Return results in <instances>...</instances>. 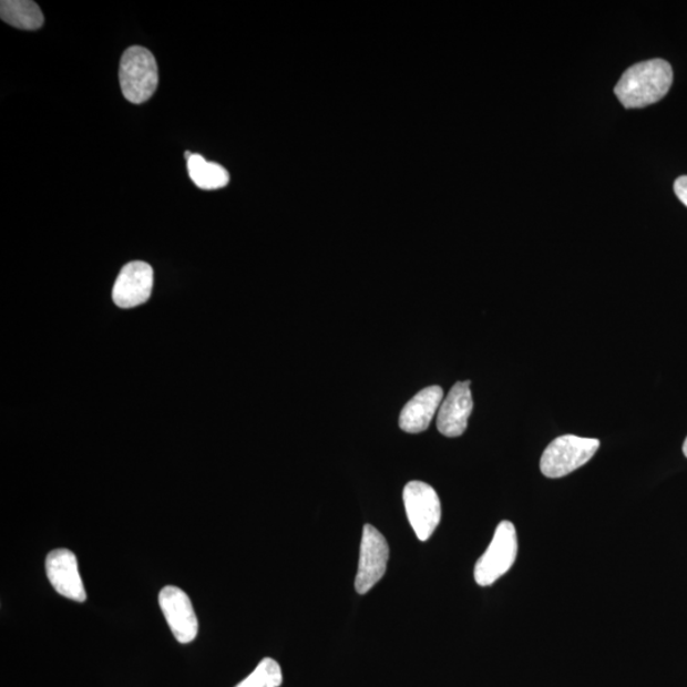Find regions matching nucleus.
I'll return each mask as SVG.
<instances>
[{
	"mask_svg": "<svg viewBox=\"0 0 687 687\" xmlns=\"http://www.w3.org/2000/svg\"><path fill=\"white\" fill-rule=\"evenodd\" d=\"M402 496L412 530L420 541H427L441 522L440 496L423 481H410L403 489Z\"/></svg>",
	"mask_w": 687,
	"mask_h": 687,
	"instance_id": "nucleus-5",
	"label": "nucleus"
},
{
	"mask_svg": "<svg viewBox=\"0 0 687 687\" xmlns=\"http://www.w3.org/2000/svg\"><path fill=\"white\" fill-rule=\"evenodd\" d=\"M186 161L188 176L202 191H217L228 185V171L218 163L208 162L199 154H193Z\"/></svg>",
	"mask_w": 687,
	"mask_h": 687,
	"instance_id": "nucleus-13",
	"label": "nucleus"
},
{
	"mask_svg": "<svg viewBox=\"0 0 687 687\" xmlns=\"http://www.w3.org/2000/svg\"><path fill=\"white\" fill-rule=\"evenodd\" d=\"M152 288V266L143 262H133L120 271L113 290V299L120 308H133L147 303Z\"/></svg>",
	"mask_w": 687,
	"mask_h": 687,
	"instance_id": "nucleus-8",
	"label": "nucleus"
},
{
	"mask_svg": "<svg viewBox=\"0 0 687 687\" xmlns=\"http://www.w3.org/2000/svg\"><path fill=\"white\" fill-rule=\"evenodd\" d=\"M160 605L176 640L183 644L193 642L199 630V623L191 597L182 588L167 586L161 591Z\"/></svg>",
	"mask_w": 687,
	"mask_h": 687,
	"instance_id": "nucleus-7",
	"label": "nucleus"
},
{
	"mask_svg": "<svg viewBox=\"0 0 687 687\" xmlns=\"http://www.w3.org/2000/svg\"><path fill=\"white\" fill-rule=\"evenodd\" d=\"M47 574L51 586L69 599L83 603L88 595L81 578L79 562L68 548H55L47 557Z\"/></svg>",
	"mask_w": 687,
	"mask_h": 687,
	"instance_id": "nucleus-9",
	"label": "nucleus"
},
{
	"mask_svg": "<svg viewBox=\"0 0 687 687\" xmlns=\"http://www.w3.org/2000/svg\"><path fill=\"white\" fill-rule=\"evenodd\" d=\"M389 555L390 547L381 532L371 525H366L356 577V589L359 595H366L382 580L388 568Z\"/></svg>",
	"mask_w": 687,
	"mask_h": 687,
	"instance_id": "nucleus-6",
	"label": "nucleus"
},
{
	"mask_svg": "<svg viewBox=\"0 0 687 687\" xmlns=\"http://www.w3.org/2000/svg\"><path fill=\"white\" fill-rule=\"evenodd\" d=\"M440 386H431L412 398L403 407L399 424L403 432L417 434L427 431L443 401Z\"/></svg>",
	"mask_w": 687,
	"mask_h": 687,
	"instance_id": "nucleus-11",
	"label": "nucleus"
},
{
	"mask_svg": "<svg viewBox=\"0 0 687 687\" xmlns=\"http://www.w3.org/2000/svg\"><path fill=\"white\" fill-rule=\"evenodd\" d=\"M281 683L283 674L277 660L264 658L255 671L235 687H279Z\"/></svg>",
	"mask_w": 687,
	"mask_h": 687,
	"instance_id": "nucleus-14",
	"label": "nucleus"
},
{
	"mask_svg": "<svg viewBox=\"0 0 687 687\" xmlns=\"http://www.w3.org/2000/svg\"><path fill=\"white\" fill-rule=\"evenodd\" d=\"M519 553L517 532L510 521L498 525L491 545L475 565V581L481 587L492 586L510 572Z\"/></svg>",
	"mask_w": 687,
	"mask_h": 687,
	"instance_id": "nucleus-4",
	"label": "nucleus"
},
{
	"mask_svg": "<svg viewBox=\"0 0 687 687\" xmlns=\"http://www.w3.org/2000/svg\"><path fill=\"white\" fill-rule=\"evenodd\" d=\"M678 199L687 206V176L678 177L674 185Z\"/></svg>",
	"mask_w": 687,
	"mask_h": 687,
	"instance_id": "nucleus-15",
	"label": "nucleus"
},
{
	"mask_svg": "<svg viewBox=\"0 0 687 687\" xmlns=\"http://www.w3.org/2000/svg\"><path fill=\"white\" fill-rule=\"evenodd\" d=\"M119 79L129 102L140 105L148 101L158 88L156 58L143 47L129 48L120 62Z\"/></svg>",
	"mask_w": 687,
	"mask_h": 687,
	"instance_id": "nucleus-2",
	"label": "nucleus"
},
{
	"mask_svg": "<svg viewBox=\"0 0 687 687\" xmlns=\"http://www.w3.org/2000/svg\"><path fill=\"white\" fill-rule=\"evenodd\" d=\"M470 383V381L454 383L442 401L437 417V428L441 434L454 438L465 433L469 418L474 409Z\"/></svg>",
	"mask_w": 687,
	"mask_h": 687,
	"instance_id": "nucleus-10",
	"label": "nucleus"
},
{
	"mask_svg": "<svg viewBox=\"0 0 687 687\" xmlns=\"http://www.w3.org/2000/svg\"><path fill=\"white\" fill-rule=\"evenodd\" d=\"M599 449L595 438L573 434L557 437L546 447L540 461L541 472L546 478L560 479L586 465Z\"/></svg>",
	"mask_w": 687,
	"mask_h": 687,
	"instance_id": "nucleus-3",
	"label": "nucleus"
},
{
	"mask_svg": "<svg viewBox=\"0 0 687 687\" xmlns=\"http://www.w3.org/2000/svg\"><path fill=\"white\" fill-rule=\"evenodd\" d=\"M674 71L664 59L635 64L616 84L615 94L626 109H643L663 100L671 89Z\"/></svg>",
	"mask_w": 687,
	"mask_h": 687,
	"instance_id": "nucleus-1",
	"label": "nucleus"
},
{
	"mask_svg": "<svg viewBox=\"0 0 687 687\" xmlns=\"http://www.w3.org/2000/svg\"><path fill=\"white\" fill-rule=\"evenodd\" d=\"M683 451H684L685 457L687 458V438L685 440V443H684V447H683Z\"/></svg>",
	"mask_w": 687,
	"mask_h": 687,
	"instance_id": "nucleus-16",
	"label": "nucleus"
},
{
	"mask_svg": "<svg viewBox=\"0 0 687 687\" xmlns=\"http://www.w3.org/2000/svg\"><path fill=\"white\" fill-rule=\"evenodd\" d=\"M0 17L16 29L30 31L41 29L45 21L40 7L30 0H3Z\"/></svg>",
	"mask_w": 687,
	"mask_h": 687,
	"instance_id": "nucleus-12",
	"label": "nucleus"
}]
</instances>
